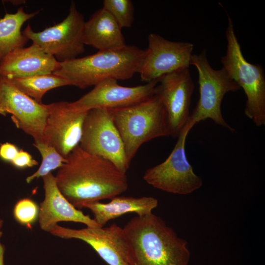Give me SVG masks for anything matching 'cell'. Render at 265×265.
Returning <instances> with one entry per match:
<instances>
[{"mask_svg":"<svg viewBox=\"0 0 265 265\" xmlns=\"http://www.w3.org/2000/svg\"><path fill=\"white\" fill-rule=\"evenodd\" d=\"M108 110L122 139L130 162L144 143L170 136L166 111L156 92L137 104Z\"/></svg>","mask_w":265,"mask_h":265,"instance_id":"4","label":"cell"},{"mask_svg":"<svg viewBox=\"0 0 265 265\" xmlns=\"http://www.w3.org/2000/svg\"><path fill=\"white\" fill-rule=\"evenodd\" d=\"M55 176L65 198L77 209L89 203L111 199L126 191V173L101 157L87 153L79 145L65 158Z\"/></svg>","mask_w":265,"mask_h":265,"instance_id":"1","label":"cell"},{"mask_svg":"<svg viewBox=\"0 0 265 265\" xmlns=\"http://www.w3.org/2000/svg\"><path fill=\"white\" fill-rule=\"evenodd\" d=\"M80 143L83 150L110 161L122 172L129 169L122 139L108 110L96 108L87 111Z\"/></svg>","mask_w":265,"mask_h":265,"instance_id":"9","label":"cell"},{"mask_svg":"<svg viewBox=\"0 0 265 265\" xmlns=\"http://www.w3.org/2000/svg\"><path fill=\"white\" fill-rule=\"evenodd\" d=\"M123 229L131 265H188L187 242L159 216L137 215Z\"/></svg>","mask_w":265,"mask_h":265,"instance_id":"2","label":"cell"},{"mask_svg":"<svg viewBox=\"0 0 265 265\" xmlns=\"http://www.w3.org/2000/svg\"><path fill=\"white\" fill-rule=\"evenodd\" d=\"M117 80L106 79L94 86L93 89L79 99L68 103L73 110L87 112L96 108L107 110L129 106L153 95L159 80L133 87L123 86Z\"/></svg>","mask_w":265,"mask_h":265,"instance_id":"14","label":"cell"},{"mask_svg":"<svg viewBox=\"0 0 265 265\" xmlns=\"http://www.w3.org/2000/svg\"><path fill=\"white\" fill-rule=\"evenodd\" d=\"M148 43L138 73L142 81L148 83L159 80L166 75L189 68L193 55V44L170 41L156 33L148 35Z\"/></svg>","mask_w":265,"mask_h":265,"instance_id":"10","label":"cell"},{"mask_svg":"<svg viewBox=\"0 0 265 265\" xmlns=\"http://www.w3.org/2000/svg\"><path fill=\"white\" fill-rule=\"evenodd\" d=\"M59 62L39 46L32 44L26 48L9 53L0 64V76L12 79L53 74Z\"/></svg>","mask_w":265,"mask_h":265,"instance_id":"17","label":"cell"},{"mask_svg":"<svg viewBox=\"0 0 265 265\" xmlns=\"http://www.w3.org/2000/svg\"><path fill=\"white\" fill-rule=\"evenodd\" d=\"M194 125L189 119L167 158L145 171L143 179L147 184L162 191L180 195L188 194L201 188L202 180L194 173L185 150L187 134Z\"/></svg>","mask_w":265,"mask_h":265,"instance_id":"7","label":"cell"},{"mask_svg":"<svg viewBox=\"0 0 265 265\" xmlns=\"http://www.w3.org/2000/svg\"><path fill=\"white\" fill-rule=\"evenodd\" d=\"M190 65L196 68L198 74L199 98L190 114L189 120L195 124L207 119L223 127L232 132L235 129L225 120L221 105L225 95L240 89L222 67L215 70L210 65L205 50L199 54H193Z\"/></svg>","mask_w":265,"mask_h":265,"instance_id":"6","label":"cell"},{"mask_svg":"<svg viewBox=\"0 0 265 265\" xmlns=\"http://www.w3.org/2000/svg\"><path fill=\"white\" fill-rule=\"evenodd\" d=\"M121 29L111 15L102 7L85 22L84 43L98 51L121 49L127 45Z\"/></svg>","mask_w":265,"mask_h":265,"instance_id":"18","label":"cell"},{"mask_svg":"<svg viewBox=\"0 0 265 265\" xmlns=\"http://www.w3.org/2000/svg\"><path fill=\"white\" fill-rule=\"evenodd\" d=\"M33 145L39 151L42 158V163L38 169L26 178L27 183H31L33 180L43 177L53 170L61 167L66 161V159L59 154L51 146L42 141H34Z\"/></svg>","mask_w":265,"mask_h":265,"instance_id":"22","label":"cell"},{"mask_svg":"<svg viewBox=\"0 0 265 265\" xmlns=\"http://www.w3.org/2000/svg\"><path fill=\"white\" fill-rule=\"evenodd\" d=\"M39 206L33 200L25 198L19 200L15 204L13 215L20 224L31 228L38 220Z\"/></svg>","mask_w":265,"mask_h":265,"instance_id":"24","label":"cell"},{"mask_svg":"<svg viewBox=\"0 0 265 265\" xmlns=\"http://www.w3.org/2000/svg\"><path fill=\"white\" fill-rule=\"evenodd\" d=\"M225 31L227 48L221 58L222 67L229 76L242 88L246 96L245 115L254 124L265 125V76L260 64L248 62L241 52L237 38L233 21L228 15Z\"/></svg>","mask_w":265,"mask_h":265,"instance_id":"5","label":"cell"},{"mask_svg":"<svg viewBox=\"0 0 265 265\" xmlns=\"http://www.w3.org/2000/svg\"><path fill=\"white\" fill-rule=\"evenodd\" d=\"M46 106L48 115L42 141L66 158L79 145L87 112L73 110L69 107L68 102L64 101Z\"/></svg>","mask_w":265,"mask_h":265,"instance_id":"15","label":"cell"},{"mask_svg":"<svg viewBox=\"0 0 265 265\" xmlns=\"http://www.w3.org/2000/svg\"><path fill=\"white\" fill-rule=\"evenodd\" d=\"M6 2H9L12 3L13 5H19L20 4H24L26 3L25 0H5V1Z\"/></svg>","mask_w":265,"mask_h":265,"instance_id":"28","label":"cell"},{"mask_svg":"<svg viewBox=\"0 0 265 265\" xmlns=\"http://www.w3.org/2000/svg\"><path fill=\"white\" fill-rule=\"evenodd\" d=\"M2 235V232L0 230V265H4V255L5 248L4 245L1 243L0 238Z\"/></svg>","mask_w":265,"mask_h":265,"instance_id":"27","label":"cell"},{"mask_svg":"<svg viewBox=\"0 0 265 265\" xmlns=\"http://www.w3.org/2000/svg\"><path fill=\"white\" fill-rule=\"evenodd\" d=\"M146 50L126 45L118 50L101 51L92 55L59 62L53 73L69 85L81 89L95 86L106 79L126 80L138 73Z\"/></svg>","mask_w":265,"mask_h":265,"instance_id":"3","label":"cell"},{"mask_svg":"<svg viewBox=\"0 0 265 265\" xmlns=\"http://www.w3.org/2000/svg\"><path fill=\"white\" fill-rule=\"evenodd\" d=\"M103 7L111 15L121 28L132 26L134 7L131 0H105Z\"/></svg>","mask_w":265,"mask_h":265,"instance_id":"23","label":"cell"},{"mask_svg":"<svg viewBox=\"0 0 265 265\" xmlns=\"http://www.w3.org/2000/svg\"><path fill=\"white\" fill-rule=\"evenodd\" d=\"M19 150L14 144L6 142L0 146V158L6 161L11 162Z\"/></svg>","mask_w":265,"mask_h":265,"instance_id":"26","label":"cell"},{"mask_svg":"<svg viewBox=\"0 0 265 265\" xmlns=\"http://www.w3.org/2000/svg\"><path fill=\"white\" fill-rule=\"evenodd\" d=\"M12 115L17 128L36 141H42L48 115L46 105L40 104L20 91L5 77L0 76V114Z\"/></svg>","mask_w":265,"mask_h":265,"instance_id":"13","label":"cell"},{"mask_svg":"<svg viewBox=\"0 0 265 265\" xmlns=\"http://www.w3.org/2000/svg\"><path fill=\"white\" fill-rule=\"evenodd\" d=\"M9 80L20 91L40 104L42 103V98L48 91L56 87L69 85L65 79L53 74Z\"/></svg>","mask_w":265,"mask_h":265,"instance_id":"21","label":"cell"},{"mask_svg":"<svg viewBox=\"0 0 265 265\" xmlns=\"http://www.w3.org/2000/svg\"><path fill=\"white\" fill-rule=\"evenodd\" d=\"M45 197L39 206V223L40 228L49 232L60 221H71L84 224L87 227L100 226L94 219L75 208L58 189L52 172L42 177Z\"/></svg>","mask_w":265,"mask_h":265,"instance_id":"16","label":"cell"},{"mask_svg":"<svg viewBox=\"0 0 265 265\" xmlns=\"http://www.w3.org/2000/svg\"><path fill=\"white\" fill-rule=\"evenodd\" d=\"M11 163L14 166L19 168L31 167L38 163L28 153L23 150L18 152L16 157Z\"/></svg>","mask_w":265,"mask_h":265,"instance_id":"25","label":"cell"},{"mask_svg":"<svg viewBox=\"0 0 265 265\" xmlns=\"http://www.w3.org/2000/svg\"><path fill=\"white\" fill-rule=\"evenodd\" d=\"M3 221L2 219H0V230H1V229L3 226Z\"/></svg>","mask_w":265,"mask_h":265,"instance_id":"29","label":"cell"},{"mask_svg":"<svg viewBox=\"0 0 265 265\" xmlns=\"http://www.w3.org/2000/svg\"><path fill=\"white\" fill-rule=\"evenodd\" d=\"M194 84L189 68L180 70L162 77L155 92L166 111L170 136L178 137L189 121Z\"/></svg>","mask_w":265,"mask_h":265,"instance_id":"12","label":"cell"},{"mask_svg":"<svg viewBox=\"0 0 265 265\" xmlns=\"http://www.w3.org/2000/svg\"><path fill=\"white\" fill-rule=\"evenodd\" d=\"M50 233L62 238H75L85 242L108 265H131L123 229L115 224L106 227H87L80 229L56 224Z\"/></svg>","mask_w":265,"mask_h":265,"instance_id":"11","label":"cell"},{"mask_svg":"<svg viewBox=\"0 0 265 265\" xmlns=\"http://www.w3.org/2000/svg\"><path fill=\"white\" fill-rule=\"evenodd\" d=\"M85 22L72 1L68 15L60 23L39 32L33 31L28 24L22 33L59 62H63L77 58L85 51Z\"/></svg>","mask_w":265,"mask_h":265,"instance_id":"8","label":"cell"},{"mask_svg":"<svg viewBox=\"0 0 265 265\" xmlns=\"http://www.w3.org/2000/svg\"><path fill=\"white\" fill-rule=\"evenodd\" d=\"M40 11L26 13L21 6L15 13H6L0 19V64L9 53L26 44L28 39L22 33L21 28Z\"/></svg>","mask_w":265,"mask_h":265,"instance_id":"20","label":"cell"},{"mask_svg":"<svg viewBox=\"0 0 265 265\" xmlns=\"http://www.w3.org/2000/svg\"><path fill=\"white\" fill-rule=\"evenodd\" d=\"M107 203L99 201L87 203L84 208L90 210L94 220L101 227L124 214L134 212L141 216L152 212L158 205V201L153 197H133L116 196Z\"/></svg>","mask_w":265,"mask_h":265,"instance_id":"19","label":"cell"}]
</instances>
